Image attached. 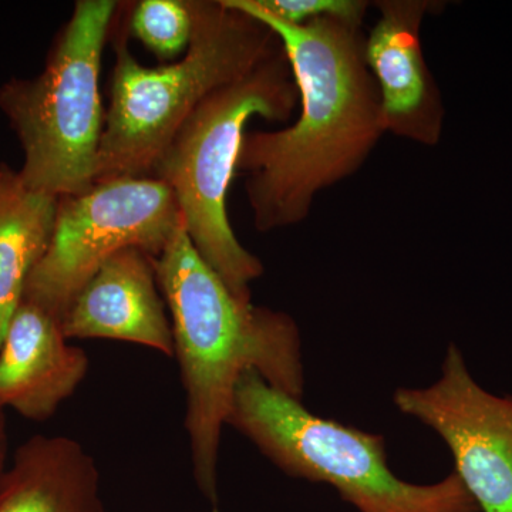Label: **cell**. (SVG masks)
Returning <instances> with one entry per match:
<instances>
[{"label": "cell", "instance_id": "cell-12", "mask_svg": "<svg viewBox=\"0 0 512 512\" xmlns=\"http://www.w3.org/2000/svg\"><path fill=\"white\" fill-rule=\"evenodd\" d=\"M0 512H109L100 473L79 441L35 436L0 478Z\"/></svg>", "mask_w": 512, "mask_h": 512}, {"label": "cell", "instance_id": "cell-7", "mask_svg": "<svg viewBox=\"0 0 512 512\" xmlns=\"http://www.w3.org/2000/svg\"><path fill=\"white\" fill-rule=\"evenodd\" d=\"M183 228L174 191L154 177L111 178L60 197L52 239L23 298L63 319L107 259L128 248L158 258Z\"/></svg>", "mask_w": 512, "mask_h": 512}, {"label": "cell", "instance_id": "cell-6", "mask_svg": "<svg viewBox=\"0 0 512 512\" xmlns=\"http://www.w3.org/2000/svg\"><path fill=\"white\" fill-rule=\"evenodd\" d=\"M119 8L114 0H79L45 70L0 87V110L25 153L19 175L32 190L60 198L94 184L106 123L101 57Z\"/></svg>", "mask_w": 512, "mask_h": 512}, {"label": "cell", "instance_id": "cell-9", "mask_svg": "<svg viewBox=\"0 0 512 512\" xmlns=\"http://www.w3.org/2000/svg\"><path fill=\"white\" fill-rule=\"evenodd\" d=\"M379 19L366 36L365 57L379 87L386 133L434 147L444 126L439 87L429 69L421 26L431 0H377Z\"/></svg>", "mask_w": 512, "mask_h": 512}, {"label": "cell", "instance_id": "cell-2", "mask_svg": "<svg viewBox=\"0 0 512 512\" xmlns=\"http://www.w3.org/2000/svg\"><path fill=\"white\" fill-rule=\"evenodd\" d=\"M156 266L187 396L192 474L218 512L221 433L239 380L255 372L269 386L301 400V336L291 316L229 291L198 254L185 227L158 256Z\"/></svg>", "mask_w": 512, "mask_h": 512}, {"label": "cell", "instance_id": "cell-13", "mask_svg": "<svg viewBox=\"0 0 512 512\" xmlns=\"http://www.w3.org/2000/svg\"><path fill=\"white\" fill-rule=\"evenodd\" d=\"M57 202L29 188L19 173L0 167V346L29 275L49 247Z\"/></svg>", "mask_w": 512, "mask_h": 512}, {"label": "cell", "instance_id": "cell-16", "mask_svg": "<svg viewBox=\"0 0 512 512\" xmlns=\"http://www.w3.org/2000/svg\"><path fill=\"white\" fill-rule=\"evenodd\" d=\"M5 450H6V436H5V426H3L2 419V410H0V478H2L3 473V463H5Z\"/></svg>", "mask_w": 512, "mask_h": 512}, {"label": "cell", "instance_id": "cell-14", "mask_svg": "<svg viewBox=\"0 0 512 512\" xmlns=\"http://www.w3.org/2000/svg\"><path fill=\"white\" fill-rule=\"evenodd\" d=\"M192 28L187 0H141L131 13V32L160 59L187 52Z\"/></svg>", "mask_w": 512, "mask_h": 512}, {"label": "cell", "instance_id": "cell-5", "mask_svg": "<svg viewBox=\"0 0 512 512\" xmlns=\"http://www.w3.org/2000/svg\"><path fill=\"white\" fill-rule=\"evenodd\" d=\"M228 424L288 476L332 485L360 512H480L456 473L429 485L400 480L382 436L316 416L258 373L239 380Z\"/></svg>", "mask_w": 512, "mask_h": 512}, {"label": "cell", "instance_id": "cell-1", "mask_svg": "<svg viewBox=\"0 0 512 512\" xmlns=\"http://www.w3.org/2000/svg\"><path fill=\"white\" fill-rule=\"evenodd\" d=\"M238 10L281 40L298 86L299 116L284 130L245 134L237 168L247 174L255 228L295 227L309 218L320 192L362 168L386 133L379 87L366 63V36L363 25L348 20L289 25Z\"/></svg>", "mask_w": 512, "mask_h": 512}, {"label": "cell", "instance_id": "cell-10", "mask_svg": "<svg viewBox=\"0 0 512 512\" xmlns=\"http://www.w3.org/2000/svg\"><path fill=\"white\" fill-rule=\"evenodd\" d=\"M156 259L138 248L107 259L64 313L66 338L121 340L174 357L173 325L158 286Z\"/></svg>", "mask_w": 512, "mask_h": 512}, {"label": "cell", "instance_id": "cell-4", "mask_svg": "<svg viewBox=\"0 0 512 512\" xmlns=\"http://www.w3.org/2000/svg\"><path fill=\"white\" fill-rule=\"evenodd\" d=\"M299 92L282 46L235 82L212 92L190 116L154 165L150 177L174 191L192 245L229 291L252 301L251 284L264 265L242 247L228 217V192L238 171L245 127L254 116L291 120Z\"/></svg>", "mask_w": 512, "mask_h": 512}, {"label": "cell", "instance_id": "cell-3", "mask_svg": "<svg viewBox=\"0 0 512 512\" xmlns=\"http://www.w3.org/2000/svg\"><path fill=\"white\" fill-rule=\"evenodd\" d=\"M187 2L194 28L180 62L157 69L141 66L123 30L116 36L111 101L94 183L150 177L178 128L202 101L282 50L274 30L225 0Z\"/></svg>", "mask_w": 512, "mask_h": 512}, {"label": "cell", "instance_id": "cell-15", "mask_svg": "<svg viewBox=\"0 0 512 512\" xmlns=\"http://www.w3.org/2000/svg\"><path fill=\"white\" fill-rule=\"evenodd\" d=\"M227 3L289 25H305L320 18H338L363 25L369 9V3L363 0H227Z\"/></svg>", "mask_w": 512, "mask_h": 512}, {"label": "cell", "instance_id": "cell-11", "mask_svg": "<svg viewBox=\"0 0 512 512\" xmlns=\"http://www.w3.org/2000/svg\"><path fill=\"white\" fill-rule=\"evenodd\" d=\"M55 313L22 298L0 346V410L50 419L89 372L82 349L67 343Z\"/></svg>", "mask_w": 512, "mask_h": 512}, {"label": "cell", "instance_id": "cell-8", "mask_svg": "<svg viewBox=\"0 0 512 512\" xmlns=\"http://www.w3.org/2000/svg\"><path fill=\"white\" fill-rule=\"evenodd\" d=\"M393 400L447 444L454 473L480 512H512V396L485 392L450 345L436 383L396 390Z\"/></svg>", "mask_w": 512, "mask_h": 512}]
</instances>
